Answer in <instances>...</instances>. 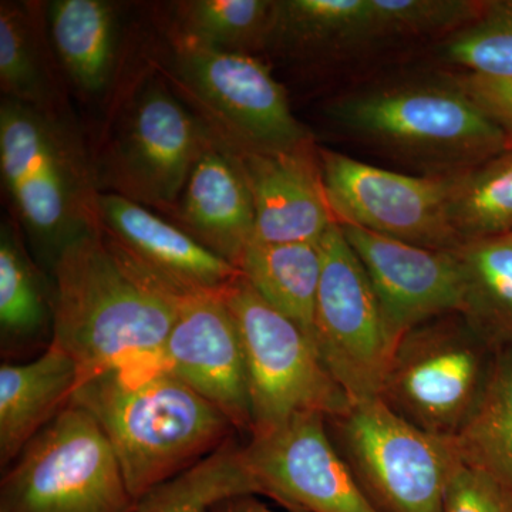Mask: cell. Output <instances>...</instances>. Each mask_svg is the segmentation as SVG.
<instances>
[{
    "label": "cell",
    "instance_id": "obj_22",
    "mask_svg": "<svg viewBox=\"0 0 512 512\" xmlns=\"http://www.w3.org/2000/svg\"><path fill=\"white\" fill-rule=\"evenodd\" d=\"M466 278L464 315L497 352L512 343V232L456 249Z\"/></svg>",
    "mask_w": 512,
    "mask_h": 512
},
{
    "label": "cell",
    "instance_id": "obj_26",
    "mask_svg": "<svg viewBox=\"0 0 512 512\" xmlns=\"http://www.w3.org/2000/svg\"><path fill=\"white\" fill-rule=\"evenodd\" d=\"M276 3L271 0H192L177 5L183 43L247 53L272 42Z\"/></svg>",
    "mask_w": 512,
    "mask_h": 512
},
{
    "label": "cell",
    "instance_id": "obj_23",
    "mask_svg": "<svg viewBox=\"0 0 512 512\" xmlns=\"http://www.w3.org/2000/svg\"><path fill=\"white\" fill-rule=\"evenodd\" d=\"M451 440L464 464L512 491V343L495 352L476 409Z\"/></svg>",
    "mask_w": 512,
    "mask_h": 512
},
{
    "label": "cell",
    "instance_id": "obj_25",
    "mask_svg": "<svg viewBox=\"0 0 512 512\" xmlns=\"http://www.w3.org/2000/svg\"><path fill=\"white\" fill-rule=\"evenodd\" d=\"M447 217L461 244L512 232V148L450 175Z\"/></svg>",
    "mask_w": 512,
    "mask_h": 512
},
{
    "label": "cell",
    "instance_id": "obj_16",
    "mask_svg": "<svg viewBox=\"0 0 512 512\" xmlns=\"http://www.w3.org/2000/svg\"><path fill=\"white\" fill-rule=\"evenodd\" d=\"M234 150L254 201L252 242H319L332 225L338 224L323 184L319 151L312 140L289 150Z\"/></svg>",
    "mask_w": 512,
    "mask_h": 512
},
{
    "label": "cell",
    "instance_id": "obj_4",
    "mask_svg": "<svg viewBox=\"0 0 512 512\" xmlns=\"http://www.w3.org/2000/svg\"><path fill=\"white\" fill-rule=\"evenodd\" d=\"M0 170L20 221L50 265L69 242L99 227V194L84 156L49 110L3 100Z\"/></svg>",
    "mask_w": 512,
    "mask_h": 512
},
{
    "label": "cell",
    "instance_id": "obj_12",
    "mask_svg": "<svg viewBox=\"0 0 512 512\" xmlns=\"http://www.w3.org/2000/svg\"><path fill=\"white\" fill-rule=\"evenodd\" d=\"M178 67L237 150H289L312 140L293 116L284 87L254 55L181 43Z\"/></svg>",
    "mask_w": 512,
    "mask_h": 512
},
{
    "label": "cell",
    "instance_id": "obj_27",
    "mask_svg": "<svg viewBox=\"0 0 512 512\" xmlns=\"http://www.w3.org/2000/svg\"><path fill=\"white\" fill-rule=\"evenodd\" d=\"M256 495L254 480L234 439L190 470L138 500L136 512H212L232 498Z\"/></svg>",
    "mask_w": 512,
    "mask_h": 512
},
{
    "label": "cell",
    "instance_id": "obj_21",
    "mask_svg": "<svg viewBox=\"0 0 512 512\" xmlns=\"http://www.w3.org/2000/svg\"><path fill=\"white\" fill-rule=\"evenodd\" d=\"M50 32L64 69L86 93L109 86L116 56V16L101 0H57L50 6Z\"/></svg>",
    "mask_w": 512,
    "mask_h": 512
},
{
    "label": "cell",
    "instance_id": "obj_18",
    "mask_svg": "<svg viewBox=\"0 0 512 512\" xmlns=\"http://www.w3.org/2000/svg\"><path fill=\"white\" fill-rule=\"evenodd\" d=\"M174 210L184 231L237 268L255 235L254 201L237 151L211 138Z\"/></svg>",
    "mask_w": 512,
    "mask_h": 512
},
{
    "label": "cell",
    "instance_id": "obj_29",
    "mask_svg": "<svg viewBox=\"0 0 512 512\" xmlns=\"http://www.w3.org/2000/svg\"><path fill=\"white\" fill-rule=\"evenodd\" d=\"M441 53L470 76L512 79V0H481L476 18L446 36Z\"/></svg>",
    "mask_w": 512,
    "mask_h": 512
},
{
    "label": "cell",
    "instance_id": "obj_33",
    "mask_svg": "<svg viewBox=\"0 0 512 512\" xmlns=\"http://www.w3.org/2000/svg\"><path fill=\"white\" fill-rule=\"evenodd\" d=\"M212 512H276L262 503L256 495H244V497L232 498L221 503Z\"/></svg>",
    "mask_w": 512,
    "mask_h": 512
},
{
    "label": "cell",
    "instance_id": "obj_13",
    "mask_svg": "<svg viewBox=\"0 0 512 512\" xmlns=\"http://www.w3.org/2000/svg\"><path fill=\"white\" fill-rule=\"evenodd\" d=\"M211 136L164 87L137 97L113 154L114 184L128 200L174 210Z\"/></svg>",
    "mask_w": 512,
    "mask_h": 512
},
{
    "label": "cell",
    "instance_id": "obj_14",
    "mask_svg": "<svg viewBox=\"0 0 512 512\" xmlns=\"http://www.w3.org/2000/svg\"><path fill=\"white\" fill-rule=\"evenodd\" d=\"M339 225L372 282L394 345L427 320L464 313L466 278L456 252Z\"/></svg>",
    "mask_w": 512,
    "mask_h": 512
},
{
    "label": "cell",
    "instance_id": "obj_6",
    "mask_svg": "<svg viewBox=\"0 0 512 512\" xmlns=\"http://www.w3.org/2000/svg\"><path fill=\"white\" fill-rule=\"evenodd\" d=\"M137 503L99 423L74 403L0 483V512H136Z\"/></svg>",
    "mask_w": 512,
    "mask_h": 512
},
{
    "label": "cell",
    "instance_id": "obj_11",
    "mask_svg": "<svg viewBox=\"0 0 512 512\" xmlns=\"http://www.w3.org/2000/svg\"><path fill=\"white\" fill-rule=\"evenodd\" d=\"M326 416L301 413L242 446L258 497L289 512H377L326 430Z\"/></svg>",
    "mask_w": 512,
    "mask_h": 512
},
{
    "label": "cell",
    "instance_id": "obj_5",
    "mask_svg": "<svg viewBox=\"0 0 512 512\" xmlns=\"http://www.w3.org/2000/svg\"><path fill=\"white\" fill-rule=\"evenodd\" d=\"M495 350L461 312L402 336L379 399L420 430L453 439L476 409Z\"/></svg>",
    "mask_w": 512,
    "mask_h": 512
},
{
    "label": "cell",
    "instance_id": "obj_10",
    "mask_svg": "<svg viewBox=\"0 0 512 512\" xmlns=\"http://www.w3.org/2000/svg\"><path fill=\"white\" fill-rule=\"evenodd\" d=\"M319 158L338 224L439 251L463 245L447 217L450 175L413 177L325 148Z\"/></svg>",
    "mask_w": 512,
    "mask_h": 512
},
{
    "label": "cell",
    "instance_id": "obj_1",
    "mask_svg": "<svg viewBox=\"0 0 512 512\" xmlns=\"http://www.w3.org/2000/svg\"><path fill=\"white\" fill-rule=\"evenodd\" d=\"M52 275L50 345L76 362L80 384L109 370L163 365L164 345L187 292L101 225L62 249Z\"/></svg>",
    "mask_w": 512,
    "mask_h": 512
},
{
    "label": "cell",
    "instance_id": "obj_32",
    "mask_svg": "<svg viewBox=\"0 0 512 512\" xmlns=\"http://www.w3.org/2000/svg\"><path fill=\"white\" fill-rule=\"evenodd\" d=\"M503 130L512 148V79L495 80L463 74L454 80Z\"/></svg>",
    "mask_w": 512,
    "mask_h": 512
},
{
    "label": "cell",
    "instance_id": "obj_9",
    "mask_svg": "<svg viewBox=\"0 0 512 512\" xmlns=\"http://www.w3.org/2000/svg\"><path fill=\"white\" fill-rule=\"evenodd\" d=\"M313 343L350 402L379 399L394 353L372 282L339 224L320 239Z\"/></svg>",
    "mask_w": 512,
    "mask_h": 512
},
{
    "label": "cell",
    "instance_id": "obj_28",
    "mask_svg": "<svg viewBox=\"0 0 512 512\" xmlns=\"http://www.w3.org/2000/svg\"><path fill=\"white\" fill-rule=\"evenodd\" d=\"M0 332L6 353L28 348L47 332L52 335V302L18 238L5 225L0 235Z\"/></svg>",
    "mask_w": 512,
    "mask_h": 512
},
{
    "label": "cell",
    "instance_id": "obj_24",
    "mask_svg": "<svg viewBox=\"0 0 512 512\" xmlns=\"http://www.w3.org/2000/svg\"><path fill=\"white\" fill-rule=\"evenodd\" d=\"M380 40L373 0L276 3L272 42L299 50H340Z\"/></svg>",
    "mask_w": 512,
    "mask_h": 512
},
{
    "label": "cell",
    "instance_id": "obj_3",
    "mask_svg": "<svg viewBox=\"0 0 512 512\" xmlns=\"http://www.w3.org/2000/svg\"><path fill=\"white\" fill-rule=\"evenodd\" d=\"M330 114L346 131L431 175L460 173L508 148L503 130L456 82L365 90L336 101Z\"/></svg>",
    "mask_w": 512,
    "mask_h": 512
},
{
    "label": "cell",
    "instance_id": "obj_20",
    "mask_svg": "<svg viewBox=\"0 0 512 512\" xmlns=\"http://www.w3.org/2000/svg\"><path fill=\"white\" fill-rule=\"evenodd\" d=\"M322 262L320 241L251 242L237 269L266 303L291 319L313 343Z\"/></svg>",
    "mask_w": 512,
    "mask_h": 512
},
{
    "label": "cell",
    "instance_id": "obj_7",
    "mask_svg": "<svg viewBox=\"0 0 512 512\" xmlns=\"http://www.w3.org/2000/svg\"><path fill=\"white\" fill-rule=\"evenodd\" d=\"M237 325L247 369L252 433L281 426L301 413L340 416L350 399L298 325L272 308L244 276L221 291Z\"/></svg>",
    "mask_w": 512,
    "mask_h": 512
},
{
    "label": "cell",
    "instance_id": "obj_8",
    "mask_svg": "<svg viewBox=\"0 0 512 512\" xmlns=\"http://www.w3.org/2000/svg\"><path fill=\"white\" fill-rule=\"evenodd\" d=\"M326 421L377 512H443L448 481L461 461L453 440L420 430L380 399L352 403Z\"/></svg>",
    "mask_w": 512,
    "mask_h": 512
},
{
    "label": "cell",
    "instance_id": "obj_2",
    "mask_svg": "<svg viewBox=\"0 0 512 512\" xmlns=\"http://www.w3.org/2000/svg\"><path fill=\"white\" fill-rule=\"evenodd\" d=\"M72 403L99 423L136 500L210 457L237 431L164 365L101 373L79 384Z\"/></svg>",
    "mask_w": 512,
    "mask_h": 512
},
{
    "label": "cell",
    "instance_id": "obj_17",
    "mask_svg": "<svg viewBox=\"0 0 512 512\" xmlns=\"http://www.w3.org/2000/svg\"><path fill=\"white\" fill-rule=\"evenodd\" d=\"M97 207L101 227L180 291L221 292L241 275L227 259L136 201L110 192L99 194Z\"/></svg>",
    "mask_w": 512,
    "mask_h": 512
},
{
    "label": "cell",
    "instance_id": "obj_30",
    "mask_svg": "<svg viewBox=\"0 0 512 512\" xmlns=\"http://www.w3.org/2000/svg\"><path fill=\"white\" fill-rule=\"evenodd\" d=\"M0 84L6 99L49 110V87L28 15L8 2L0 6Z\"/></svg>",
    "mask_w": 512,
    "mask_h": 512
},
{
    "label": "cell",
    "instance_id": "obj_15",
    "mask_svg": "<svg viewBox=\"0 0 512 512\" xmlns=\"http://www.w3.org/2000/svg\"><path fill=\"white\" fill-rule=\"evenodd\" d=\"M161 362L220 410L235 430L252 433L241 338L221 292L185 296Z\"/></svg>",
    "mask_w": 512,
    "mask_h": 512
},
{
    "label": "cell",
    "instance_id": "obj_19",
    "mask_svg": "<svg viewBox=\"0 0 512 512\" xmlns=\"http://www.w3.org/2000/svg\"><path fill=\"white\" fill-rule=\"evenodd\" d=\"M80 384L76 362L56 346L25 363L0 367V466L8 468L72 403Z\"/></svg>",
    "mask_w": 512,
    "mask_h": 512
},
{
    "label": "cell",
    "instance_id": "obj_31",
    "mask_svg": "<svg viewBox=\"0 0 512 512\" xmlns=\"http://www.w3.org/2000/svg\"><path fill=\"white\" fill-rule=\"evenodd\" d=\"M443 512H512V491L485 471L460 461L448 481Z\"/></svg>",
    "mask_w": 512,
    "mask_h": 512
}]
</instances>
